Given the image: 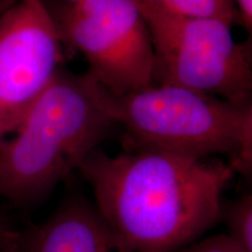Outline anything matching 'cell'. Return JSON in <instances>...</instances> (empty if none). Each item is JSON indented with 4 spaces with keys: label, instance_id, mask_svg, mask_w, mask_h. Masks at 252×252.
Listing matches in <instances>:
<instances>
[{
    "label": "cell",
    "instance_id": "9c48e42d",
    "mask_svg": "<svg viewBox=\"0 0 252 252\" xmlns=\"http://www.w3.org/2000/svg\"><path fill=\"white\" fill-rule=\"evenodd\" d=\"M226 235L247 252H252V196L244 195L222 203L220 220Z\"/></svg>",
    "mask_w": 252,
    "mask_h": 252
},
{
    "label": "cell",
    "instance_id": "3957f363",
    "mask_svg": "<svg viewBox=\"0 0 252 252\" xmlns=\"http://www.w3.org/2000/svg\"><path fill=\"white\" fill-rule=\"evenodd\" d=\"M116 124L132 144L197 159L228 156L244 175L252 167V106L169 84L111 94Z\"/></svg>",
    "mask_w": 252,
    "mask_h": 252
},
{
    "label": "cell",
    "instance_id": "8fae6325",
    "mask_svg": "<svg viewBox=\"0 0 252 252\" xmlns=\"http://www.w3.org/2000/svg\"><path fill=\"white\" fill-rule=\"evenodd\" d=\"M237 14V24L251 32L252 28V0H230Z\"/></svg>",
    "mask_w": 252,
    "mask_h": 252
},
{
    "label": "cell",
    "instance_id": "52a82bcc",
    "mask_svg": "<svg viewBox=\"0 0 252 252\" xmlns=\"http://www.w3.org/2000/svg\"><path fill=\"white\" fill-rule=\"evenodd\" d=\"M9 252H131L98 210L71 198L39 225L15 232Z\"/></svg>",
    "mask_w": 252,
    "mask_h": 252
},
{
    "label": "cell",
    "instance_id": "5bb4252c",
    "mask_svg": "<svg viewBox=\"0 0 252 252\" xmlns=\"http://www.w3.org/2000/svg\"><path fill=\"white\" fill-rule=\"evenodd\" d=\"M14 1V0H0V5H6V4H9V2Z\"/></svg>",
    "mask_w": 252,
    "mask_h": 252
},
{
    "label": "cell",
    "instance_id": "277c9868",
    "mask_svg": "<svg viewBox=\"0 0 252 252\" xmlns=\"http://www.w3.org/2000/svg\"><path fill=\"white\" fill-rule=\"evenodd\" d=\"M146 20L157 84H169L232 103H251L250 45L236 42L232 25L220 19L176 15L135 0Z\"/></svg>",
    "mask_w": 252,
    "mask_h": 252
},
{
    "label": "cell",
    "instance_id": "ba28073f",
    "mask_svg": "<svg viewBox=\"0 0 252 252\" xmlns=\"http://www.w3.org/2000/svg\"><path fill=\"white\" fill-rule=\"evenodd\" d=\"M169 13L191 18L220 19L237 24V14L230 0H149Z\"/></svg>",
    "mask_w": 252,
    "mask_h": 252
},
{
    "label": "cell",
    "instance_id": "6da1fadb",
    "mask_svg": "<svg viewBox=\"0 0 252 252\" xmlns=\"http://www.w3.org/2000/svg\"><path fill=\"white\" fill-rule=\"evenodd\" d=\"M77 171L131 252H172L202 238L220 223L222 194L236 173L222 160L139 147L113 157L94 150Z\"/></svg>",
    "mask_w": 252,
    "mask_h": 252
},
{
    "label": "cell",
    "instance_id": "4fadbf2b",
    "mask_svg": "<svg viewBox=\"0 0 252 252\" xmlns=\"http://www.w3.org/2000/svg\"><path fill=\"white\" fill-rule=\"evenodd\" d=\"M12 2H13V1H12ZM12 2H9V4H6V5H0V14H1V12L4 11V9H5L6 7H8V6L11 5Z\"/></svg>",
    "mask_w": 252,
    "mask_h": 252
},
{
    "label": "cell",
    "instance_id": "7a4b0ae2",
    "mask_svg": "<svg viewBox=\"0 0 252 252\" xmlns=\"http://www.w3.org/2000/svg\"><path fill=\"white\" fill-rule=\"evenodd\" d=\"M113 125L111 94L89 72L60 70L17 130L0 141V196L17 206L42 200Z\"/></svg>",
    "mask_w": 252,
    "mask_h": 252
},
{
    "label": "cell",
    "instance_id": "9a60e30c",
    "mask_svg": "<svg viewBox=\"0 0 252 252\" xmlns=\"http://www.w3.org/2000/svg\"><path fill=\"white\" fill-rule=\"evenodd\" d=\"M58 1H62V2H75V1H78V0H58Z\"/></svg>",
    "mask_w": 252,
    "mask_h": 252
},
{
    "label": "cell",
    "instance_id": "7c38bea8",
    "mask_svg": "<svg viewBox=\"0 0 252 252\" xmlns=\"http://www.w3.org/2000/svg\"><path fill=\"white\" fill-rule=\"evenodd\" d=\"M15 232L8 228L7 223L0 215V252H9L13 244Z\"/></svg>",
    "mask_w": 252,
    "mask_h": 252
},
{
    "label": "cell",
    "instance_id": "8992f818",
    "mask_svg": "<svg viewBox=\"0 0 252 252\" xmlns=\"http://www.w3.org/2000/svg\"><path fill=\"white\" fill-rule=\"evenodd\" d=\"M63 41L46 0H14L0 14V141L45 93L62 62Z\"/></svg>",
    "mask_w": 252,
    "mask_h": 252
},
{
    "label": "cell",
    "instance_id": "5b68a950",
    "mask_svg": "<svg viewBox=\"0 0 252 252\" xmlns=\"http://www.w3.org/2000/svg\"><path fill=\"white\" fill-rule=\"evenodd\" d=\"M63 43L78 50L89 74L115 96L157 84L150 30L135 0H78L48 6Z\"/></svg>",
    "mask_w": 252,
    "mask_h": 252
},
{
    "label": "cell",
    "instance_id": "30bf717a",
    "mask_svg": "<svg viewBox=\"0 0 252 252\" xmlns=\"http://www.w3.org/2000/svg\"><path fill=\"white\" fill-rule=\"evenodd\" d=\"M172 252H247L226 234L201 238Z\"/></svg>",
    "mask_w": 252,
    "mask_h": 252
}]
</instances>
